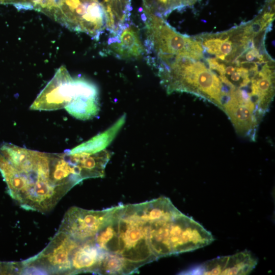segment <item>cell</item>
<instances>
[{
  "instance_id": "6da1fadb",
  "label": "cell",
  "mask_w": 275,
  "mask_h": 275,
  "mask_svg": "<svg viewBox=\"0 0 275 275\" xmlns=\"http://www.w3.org/2000/svg\"><path fill=\"white\" fill-rule=\"evenodd\" d=\"M58 153H48L10 143L0 146V172L11 197L27 210L46 213L69 190L57 166Z\"/></svg>"
},
{
  "instance_id": "7a4b0ae2",
  "label": "cell",
  "mask_w": 275,
  "mask_h": 275,
  "mask_svg": "<svg viewBox=\"0 0 275 275\" xmlns=\"http://www.w3.org/2000/svg\"><path fill=\"white\" fill-rule=\"evenodd\" d=\"M157 58L158 75L168 93H190L222 108L228 92L218 76L205 63L180 56L159 55Z\"/></svg>"
},
{
  "instance_id": "3957f363",
  "label": "cell",
  "mask_w": 275,
  "mask_h": 275,
  "mask_svg": "<svg viewBox=\"0 0 275 275\" xmlns=\"http://www.w3.org/2000/svg\"><path fill=\"white\" fill-rule=\"evenodd\" d=\"M143 17L145 24L147 48L156 56H180L196 60L203 59V48L194 37L178 33L162 17L145 8Z\"/></svg>"
},
{
  "instance_id": "277c9868",
  "label": "cell",
  "mask_w": 275,
  "mask_h": 275,
  "mask_svg": "<svg viewBox=\"0 0 275 275\" xmlns=\"http://www.w3.org/2000/svg\"><path fill=\"white\" fill-rule=\"evenodd\" d=\"M52 17L68 29L96 40L106 28L104 8L96 0H58Z\"/></svg>"
},
{
  "instance_id": "5b68a950",
  "label": "cell",
  "mask_w": 275,
  "mask_h": 275,
  "mask_svg": "<svg viewBox=\"0 0 275 275\" xmlns=\"http://www.w3.org/2000/svg\"><path fill=\"white\" fill-rule=\"evenodd\" d=\"M114 207L102 210H90L77 207L65 214L59 230L78 241L94 239L108 221Z\"/></svg>"
},
{
  "instance_id": "8992f818",
  "label": "cell",
  "mask_w": 275,
  "mask_h": 275,
  "mask_svg": "<svg viewBox=\"0 0 275 275\" xmlns=\"http://www.w3.org/2000/svg\"><path fill=\"white\" fill-rule=\"evenodd\" d=\"M76 84L77 78L72 77L66 68L61 66L35 99L30 109L53 111L64 108L72 100Z\"/></svg>"
},
{
  "instance_id": "52a82bcc",
  "label": "cell",
  "mask_w": 275,
  "mask_h": 275,
  "mask_svg": "<svg viewBox=\"0 0 275 275\" xmlns=\"http://www.w3.org/2000/svg\"><path fill=\"white\" fill-rule=\"evenodd\" d=\"M258 259L247 250L233 255L219 257L204 262L190 274H247L257 264Z\"/></svg>"
},
{
  "instance_id": "ba28073f",
  "label": "cell",
  "mask_w": 275,
  "mask_h": 275,
  "mask_svg": "<svg viewBox=\"0 0 275 275\" xmlns=\"http://www.w3.org/2000/svg\"><path fill=\"white\" fill-rule=\"evenodd\" d=\"M256 106L250 99L237 92L232 93L222 108L231 120L236 131L242 135L255 133L257 126Z\"/></svg>"
},
{
  "instance_id": "9c48e42d",
  "label": "cell",
  "mask_w": 275,
  "mask_h": 275,
  "mask_svg": "<svg viewBox=\"0 0 275 275\" xmlns=\"http://www.w3.org/2000/svg\"><path fill=\"white\" fill-rule=\"evenodd\" d=\"M73 117L89 120L99 113L98 91L96 86L82 78H77L75 93L70 102L64 107Z\"/></svg>"
},
{
  "instance_id": "30bf717a",
  "label": "cell",
  "mask_w": 275,
  "mask_h": 275,
  "mask_svg": "<svg viewBox=\"0 0 275 275\" xmlns=\"http://www.w3.org/2000/svg\"><path fill=\"white\" fill-rule=\"evenodd\" d=\"M108 44L109 50L122 59L139 58L146 51L137 28L128 22L108 39Z\"/></svg>"
},
{
  "instance_id": "8fae6325",
  "label": "cell",
  "mask_w": 275,
  "mask_h": 275,
  "mask_svg": "<svg viewBox=\"0 0 275 275\" xmlns=\"http://www.w3.org/2000/svg\"><path fill=\"white\" fill-rule=\"evenodd\" d=\"M69 155L71 160L79 169L83 180L103 177L105 167L111 157L110 152L104 150L92 154Z\"/></svg>"
},
{
  "instance_id": "7c38bea8",
  "label": "cell",
  "mask_w": 275,
  "mask_h": 275,
  "mask_svg": "<svg viewBox=\"0 0 275 275\" xmlns=\"http://www.w3.org/2000/svg\"><path fill=\"white\" fill-rule=\"evenodd\" d=\"M126 114H123L113 125L104 131L67 152L69 154H94L104 150L115 138L125 123Z\"/></svg>"
},
{
  "instance_id": "4fadbf2b",
  "label": "cell",
  "mask_w": 275,
  "mask_h": 275,
  "mask_svg": "<svg viewBox=\"0 0 275 275\" xmlns=\"http://www.w3.org/2000/svg\"><path fill=\"white\" fill-rule=\"evenodd\" d=\"M22 262L0 261V274H21Z\"/></svg>"
},
{
  "instance_id": "5bb4252c",
  "label": "cell",
  "mask_w": 275,
  "mask_h": 275,
  "mask_svg": "<svg viewBox=\"0 0 275 275\" xmlns=\"http://www.w3.org/2000/svg\"><path fill=\"white\" fill-rule=\"evenodd\" d=\"M27 3H30L29 0H0V4H12L15 7Z\"/></svg>"
}]
</instances>
